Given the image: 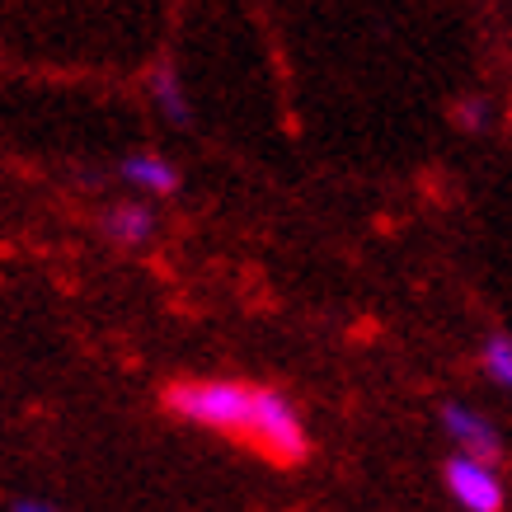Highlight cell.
Listing matches in <instances>:
<instances>
[{"mask_svg": "<svg viewBox=\"0 0 512 512\" xmlns=\"http://www.w3.org/2000/svg\"><path fill=\"white\" fill-rule=\"evenodd\" d=\"M123 179L127 184L146 188V193H174L179 188V174H174L170 160L151 156V151H141V156H127L123 160Z\"/></svg>", "mask_w": 512, "mask_h": 512, "instance_id": "obj_4", "label": "cell"}, {"mask_svg": "<svg viewBox=\"0 0 512 512\" xmlns=\"http://www.w3.org/2000/svg\"><path fill=\"white\" fill-rule=\"evenodd\" d=\"M447 489L466 512H503V484L494 480V470L480 466L475 456H451L447 461Z\"/></svg>", "mask_w": 512, "mask_h": 512, "instance_id": "obj_2", "label": "cell"}, {"mask_svg": "<svg viewBox=\"0 0 512 512\" xmlns=\"http://www.w3.org/2000/svg\"><path fill=\"white\" fill-rule=\"evenodd\" d=\"M151 94H156L160 113H165L170 123L184 127L188 118H193V109H188V99H184V90H179V76H174V66H170V62L156 66V76H151Z\"/></svg>", "mask_w": 512, "mask_h": 512, "instance_id": "obj_6", "label": "cell"}, {"mask_svg": "<svg viewBox=\"0 0 512 512\" xmlns=\"http://www.w3.org/2000/svg\"><path fill=\"white\" fill-rule=\"evenodd\" d=\"M442 428L461 442V456H475L480 466H498V461H503L498 433L475 414V409H466V404H442Z\"/></svg>", "mask_w": 512, "mask_h": 512, "instance_id": "obj_3", "label": "cell"}, {"mask_svg": "<svg viewBox=\"0 0 512 512\" xmlns=\"http://www.w3.org/2000/svg\"><path fill=\"white\" fill-rule=\"evenodd\" d=\"M456 123L470 127V132L489 127V104H484V99H466V104H456Z\"/></svg>", "mask_w": 512, "mask_h": 512, "instance_id": "obj_8", "label": "cell"}, {"mask_svg": "<svg viewBox=\"0 0 512 512\" xmlns=\"http://www.w3.org/2000/svg\"><path fill=\"white\" fill-rule=\"evenodd\" d=\"M104 231L118 245H146L156 235V217L146 207H137V202H123V207H113L109 217H104Z\"/></svg>", "mask_w": 512, "mask_h": 512, "instance_id": "obj_5", "label": "cell"}, {"mask_svg": "<svg viewBox=\"0 0 512 512\" xmlns=\"http://www.w3.org/2000/svg\"><path fill=\"white\" fill-rule=\"evenodd\" d=\"M15 512H52V508H47V503H29V498H24V503H15Z\"/></svg>", "mask_w": 512, "mask_h": 512, "instance_id": "obj_9", "label": "cell"}, {"mask_svg": "<svg viewBox=\"0 0 512 512\" xmlns=\"http://www.w3.org/2000/svg\"><path fill=\"white\" fill-rule=\"evenodd\" d=\"M259 404H264V386H240V381H174L165 390V409L188 423H202L221 437L235 442H254L259 428Z\"/></svg>", "mask_w": 512, "mask_h": 512, "instance_id": "obj_1", "label": "cell"}, {"mask_svg": "<svg viewBox=\"0 0 512 512\" xmlns=\"http://www.w3.org/2000/svg\"><path fill=\"white\" fill-rule=\"evenodd\" d=\"M484 372L494 376L498 386L512 390V339L508 334H494V339L484 343Z\"/></svg>", "mask_w": 512, "mask_h": 512, "instance_id": "obj_7", "label": "cell"}]
</instances>
